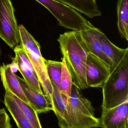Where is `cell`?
<instances>
[{"label": "cell", "mask_w": 128, "mask_h": 128, "mask_svg": "<svg viewBox=\"0 0 128 128\" xmlns=\"http://www.w3.org/2000/svg\"><path fill=\"white\" fill-rule=\"evenodd\" d=\"M58 41L74 85L80 90L88 88L86 64L90 52L79 31L72 30L60 34Z\"/></svg>", "instance_id": "cell-1"}, {"label": "cell", "mask_w": 128, "mask_h": 128, "mask_svg": "<svg viewBox=\"0 0 128 128\" xmlns=\"http://www.w3.org/2000/svg\"><path fill=\"white\" fill-rule=\"evenodd\" d=\"M128 54L112 71L102 88V112L128 101Z\"/></svg>", "instance_id": "cell-2"}, {"label": "cell", "mask_w": 128, "mask_h": 128, "mask_svg": "<svg viewBox=\"0 0 128 128\" xmlns=\"http://www.w3.org/2000/svg\"><path fill=\"white\" fill-rule=\"evenodd\" d=\"M67 110L68 128H101L100 118L95 116L91 102L73 84L70 96L68 98Z\"/></svg>", "instance_id": "cell-3"}, {"label": "cell", "mask_w": 128, "mask_h": 128, "mask_svg": "<svg viewBox=\"0 0 128 128\" xmlns=\"http://www.w3.org/2000/svg\"><path fill=\"white\" fill-rule=\"evenodd\" d=\"M19 28L20 34V46L33 66L43 88L44 94L50 104L53 88L47 74L45 58L41 55L40 44L23 25H19Z\"/></svg>", "instance_id": "cell-4"}, {"label": "cell", "mask_w": 128, "mask_h": 128, "mask_svg": "<svg viewBox=\"0 0 128 128\" xmlns=\"http://www.w3.org/2000/svg\"><path fill=\"white\" fill-rule=\"evenodd\" d=\"M11 0H0V38L11 48L19 46L20 34Z\"/></svg>", "instance_id": "cell-5"}, {"label": "cell", "mask_w": 128, "mask_h": 128, "mask_svg": "<svg viewBox=\"0 0 128 128\" xmlns=\"http://www.w3.org/2000/svg\"><path fill=\"white\" fill-rule=\"evenodd\" d=\"M111 73L110 68L96 56L89 52L86 59V78L89 87H102Z\"/></svg>", "instance_id": "cell-6"}, {"label": "cell", "mask_w": 128, "mask_h": 128, "mask_svg": "<svg viewBox=\"0 0 128 128\" xmlns=\"http://www.w3.org/2000/svg\"><path fill=\"white\" fill-rule=\"evenodd\" d=\"M14 51L15 57L13 58V62L17 66L18 70L22 75L23 79L30 87L43 94L37 75L22 48L19 45L15 47Z\"/></svg>", "instance_id": "cell-7"}, {"label": "cell", "mask_w": 128, "mask_h": 128, "mask_svg": "<svg viewBox=\"0 0 128 128\" xmlns=\"http://www.w3.org/2000/svg\"><path fill=\"white\" fill-rule=\"evenodd\" d=\"M99 30L89 22L87 25L80 30L79 32L90 53L96 56L105 62L110 68L111 72L113 69V65L112 61L103 52L102 46L98 39Z\"/></svg>", "instance_id": "cell-8"}, {"label": "cell", "mask_w": 128, "mask_h": 128, "mask_svg": "<svg viewBox=\"0 0 128 128\" xmlns=\"http://www.w3.org/2000/svg\"><path fill=\"white\" fill-rule=\"evenodd\" d=\"M128 101L118 106L102 112L100 122L102 128H128Z\"/></svg>", "instance_id": "cell-9"}, {"label": "cell", "mask_w": 128, "mask_h": 128, "mask_svg": "<svg viewBox=\"0 0 128 128\" xmlns=\"http://www.w3.org/2000/svg\"><path fill=\"white\" fill-rule=\"evenodd\" d=\"M25 96L32 106L38 114L44 113L52 110V108L46 96L30 87L25 80L16 75Z\"/></svg>", "instance_id": "cell-10"}, {"label": "cell", "mask_w": 128, "mask_h": 128, "mask_svg": "<svg viewBox=\"0 0 128 128\" xmlns=\"http://www.w3.org/2000/svg\"><path fill=\"white\" fill-rule=\"evenodd\" d=\"M0 76L5 89L23 101L29 104L20 84L16 75L12 71L10 64H3L0 66Z\"/></svg>", "instance_id": "cell-11"}, {"label": "cell", "mask_w": 128, "mask_h": 128, "mask_svg": "<svg viewBox=\"0 0 128 128\" xmlns=\"http://www.w3.org/2000/svg\"><path fill=\"white\" fill-rule=\"evenodd\" d=\"M52 84V94L50 104L58 118L60 128H68L67 105L68 98L61 93L55 86Z\"/></svg>", "instance_id": "cell-12"}, {"label": "cell", "mask_w": 128, "mask_h": 128, "mask_svg": "<svg viewBox=\"0 0 128 128\" xmlns=\"http://www.w3.org/2000/svg\"><path fill=\"white\" fill-rule=\"evenodd\" d=\"M98 39L104 53L112 62L113 70L128 54V48L122 49L115 46L100 30L98 31Z\"/></svg>", "instance_id": "cell-13"}, {"label": "cell", "mask_w": 128, "mask_h": 128, "mask_svg": "<svg viewBox=\"0 0 128 128\" xmlns=\"http://www.w3.org/2000/svg\"><path fill=\"white\" fill-rule=\"evenodd\" d=\"M72 9L83 14L90 18L101 16L102 14L99 10L96 0H56Z\"/></svg>", "instance_id": "cell-14"}, {"label": "cell", "mask_w": 128, "mask_h": 128, "mask_svg": "<svg viewBox=\"0 0 128 128\" xmlns=\"http://www.w3.org/2000/svg\"><path fill=\"white\" fill-rule=\"evenodd\" d=\"M4 103L18 128H33L14 99L11 92L5 90Z\"/></svg>", "instance_id": "cell-15"}, {"label": "cell", "mask_w": 128, "mask_h": 128, "mask_svg": "<svg viewBox=\"0 0 128 128\" xmlns=\"http://www.w3.org/2000/svg\"><path fill=\"white\" fill-rule=\"evenodd\" d=\"M128 0L117 2L118 28L121 36L128 40Z\"/></svg>", "instance_id": "cell-16"}, {"label": "cell", "mask_w": 128, "mask_h": 128, "mask_svg": "<svg viewBox=\"0 0 128 128\" xmlns=\"http://www.w3.org/2000/svg\"><path fill=\"white\" fill-rule=\"evenodd\" d=\"M12 96L22 110L33 128H43L38 118V113L31 105L22 100L11 93Z\"/></svg>", "instance_id": "cell-17"}, {"label": "cell", "mask_w": 128, "mask_h": 128, "mask_svg": "<svg viewBox=\"0 0 128 128\" xmlns=\"http://www.w3.org/2000/svg\"><path fill=\"white\" fill-rule=\"evenodd\" d=\"M62 68L58 89L63 94L68 98L70 96L73 82L72 76L68 70L64 58L62 59Z\"/></svg>", "instance_id": "cell-18"}, {"label": "cell", "mask_w": 128, "mask_h": 128, "mask_svg": "<svg viewBox=\"0 0 128 128\" xmlns=\"http://www.w3.org/2000/svg\"><path fill=\"white\" fill-rule=\"evenodd\" d=\"M47 74L52 84L58 88L61 74L62 62L45 59Z\"/></svg>", "instance_id": "cell-19"}, {"label": "cell", "mask_w": 128, "mask_h": 128, "mask_svg": "<svg viewBox=\"0 0 128 128\" xmlns=\"http://www.w3.org/2000/svg\"><path fill=\"white\" fill-rule=\"evenodd\" d=\"M10 118L5 108L0 109V128H11Z\"/></svg>", "instance_id": "cell-20"}, {"label": "cell", "mask_w": 128, "mask_h": 128, "mask_svg": "<svg viewBox=\"0 0 128 128\" xmlns=\"http://www.w3.org/2000/svg\"><path fill=\"white\" fill-rule=\"evenodd\" d=\"M11 67V70L13 72H16L18 70L17 66L14 62H12V64H10Z\"/></svg>", "instance_id": "cell-21"}, {"label": "cell", "mask_w": 128, "mask_h": 128, "mask_svg": "<svg viewBox=\"0 0 128 128\" xmlns=\"http://www.w3.org/2000/svg\"><path fill=\"white\" fill-rule=\"evenodd\" d=\"M1 53H2L1 49V46H0V57H1ZM2 102L1 99V97H0V102Z\"/></svg>", "instance_id": "cell-22"}, {"label": "cell", "mask_w": 128, "mask_h": 128, "mask_svg": "<svg viewBox=\"0 0 128 128\" xmlns=\"http://www.w3.org/2000/svg\"></svg>", "instance_id": "cell-23"}]
</instances>
